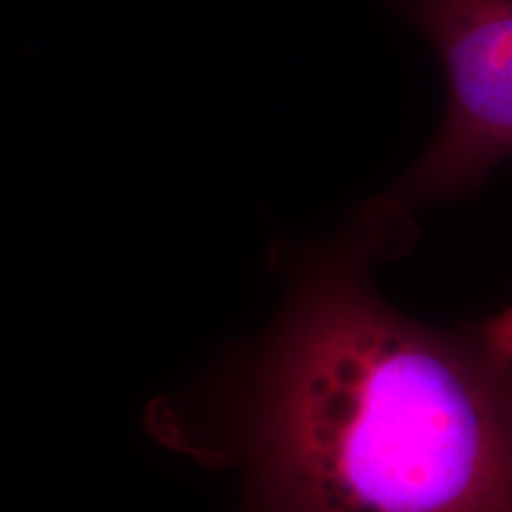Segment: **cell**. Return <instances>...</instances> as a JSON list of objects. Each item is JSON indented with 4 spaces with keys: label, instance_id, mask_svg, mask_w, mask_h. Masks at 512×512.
I'll return each mask as SVG.
<instances>
[{
    "label": "cell",
    "instance_id": "6da1fadb",
    "mask_svg": "<svg viewBox=\"0 0 512 512\" xmlns=\"http://www.w3.org/2000/svg\"><path fill=\"white\" fill-rule=\"evenodd\" d=\"M273 512H512V382L347 259L306 275L249 411Z\"/></svg>",
    "mask_w": 512,
    "mask_h": 512
},
{
    "label": "cell",
    "instance_id": "7a4b0ae2",
    "mask_svg": "<svg viewBox=\"0 0 512 512\" xmlns=\"http://www.w3.org/2000/svg\"><path fill=\"white\" fill-rule=\"evenodd\" d=\"M406 10L446 64L448 110L387 211L472 188L512 155V0H406Z\"/></svg>",
    "mask_w": 512,
    "mask_h": 512
},
{
    "label": "cell",
    "instance_id": "3957f363",
    "mask_svg": "<svg viewBox=\"0 0 512 512\" xmlns=\"http://www.w3.org/2000/svg\"><path fill=\"white\" fill-rule=\"evenodd\" d=\"M484 351L498 368L505 370V375L512 382V309L503 311L501 316L484 325Z\"/></svg>",
    "mask_w": 512,
    "mask_h": 512
}]
</instances>
